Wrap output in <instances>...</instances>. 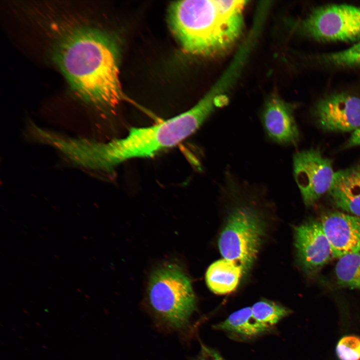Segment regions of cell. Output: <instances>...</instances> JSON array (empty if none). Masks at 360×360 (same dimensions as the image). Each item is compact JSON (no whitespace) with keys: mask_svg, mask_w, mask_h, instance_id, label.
<instances>
[{"mask_svg":"<svg viewBox=\"0 0 360 360\" xmlns=\"http://www.w3.org/2000/svg\"><path fill=\"white\" fill-rule=\"evenodd\" d=\"M56 28L54 56L72 89L88 104L115 108L124 94L112 40L87 24L64 22Z\"/></svg>","mask_w":360,"mask_h":360,"instance_id":"obj_1","label":"cell"},{"mask_svg":"<svg viewBox=\"0 0 360 360\" xmlns=\"http://www.w3.org/2000/svg\"><path fill=\"white\" fill-rule=\"evenodd\" d=\"M244 0H186L172 3L170 28L184 50L214 56L224 52L237 40L244 26Z\"/></svg>","mask_w":360,"mask_h":360,"instance_id":"obj_2","label":"cell"},{"mask_svg":"<svg viewBox=\"0 0 360 360\" xmlns=\"http://www.w3.org/2000/svg\"><path fill=\"white\" fill-rule=\"evenodd\" d=\"M215 110L212 102L204 97L189 110L159 124L132 128L124 138L89 142L85 152L88 163L91 168L109 171L131 158L154 156L194 133Z\"/></svg>","mask_w":360,"mask_h":360,"instance_id":"obj_3","label":"cell"},{"mask_svg":"<svg viewBox=\"0 0 360 360\" xmlns=\"http://www.w3.org/2000/svg\"><path fill=\"white\" fill-rule=\"evenodd\" d=\"M224 174L238 200L228 216L218 240L224 258L240 264L244 274L254 262L264 234V225L258 209L252 202L240 201L236 185V174L227 170Z\"/></svg>","mask_w":360,"mask_h":360,"instance_id":"obj_4","label":"cell"},{"mask_svg":"<svg viewBox=\"0 0 360 360\" xmlns=\"http://www.w3.org/2000/svg\"><path fill=\"white\" fill-rule=\"evenodd\" d=\"M148 296L154 310L168 324L176 328L187 324L196 308L190 280L176 264H167L152 274Z\"/></svg>","mask_w":360,"mask_h":360,"instance_id":"obj_5","label":"cell"},{"mask_svg":"<svg viewBox=\"0 0 360 360\" xmlns=\"http://www.w3.org/2000/svg\"><path fill=\"white\" fill-rule=\"evenodd\" d=\"M304 32L323 42H354L360 39V6L328 4L312 10L304 20Z\"/></svg>","mask_w":360,"mask_h":360,"instance_id":"obj_6","label":"cell"},{"mask_svg":"<svg viewBox=\"0 0 360 360\" xmlns=\"http://www.w3.org/2000/svg\"><path fill=\"white\" fill-rule=\"evenodd\" d=\"M293 174L304 204L313 206L332 184L336 172L332 161L316 148L296 152L292 159Z\"/></svg>","mask_w":360,"mask_h":360,"instance_id":"obj_7","label":"cell"},{"mask_svg":"<svg viewBox=\"0 0 360 360\" xmlns=\"http://www.w3.org/2000/svg\"><path fill=\"white\" fill-rule=\"evenodd\" d=\"M314 116L324 130L352 132L360 128V98L346 94L328 96L316 104Z\"/></svg>","mask_w":360,"mask_h":360,"instance_id":"obj_8","label":"cell"},{"mask_svg":"<svg viewBox=\"0 0 360 360\" xmlns=\"http://www.w3.org/2000/svg\"><path fill=\"white\" fill-rule=\"evenodd\" d=\"M294 246L298 260L308 274H316L332 256L320 221L310 220L294 228Z\"/></svg>","mask_w":360,"mask_h":360,"instance_id":"obj_9","label":"cell"},{"mask_svg":"<svg viewBox=\"0 0 360 360\" xmlns=\"http://www.w3.org/2000/svg\"><path fill=\"white\" fill-rule=\"evenodd\" d=\"M260 122L268 139L282 146H295L300 140V132L292 106L274 96L265 102L260 114Z\"/></svg>","mask_w":360,"mask_h":360,"instance_id":"obj_10","label":"cell"},{"mask_svg":"<svg viewBox=\"0 0 360 360\" xmlns=\"http://www.w3.org/2000/svg\"><path fill=\"white\" fill-rule=\"evenodd\" d=\"M320 221L334 258L360 250V217L332 211L322 214Z\"/></svg>","mask_w":360,"mask_h":360,"instance_id":"obj_11","label":"cell"},{"mask_svg":"<svg viewBox=\"0 0 360 360\" xmlns=\"http://www.w3.org/2000/svg\"><path fill=\"white\" fill-rule=\"evenodd\" d=\"M328 194L336 208L360 217V164L336 172Z\"/></svg>","mask_w":360,"mask_h":360,"instance_id":"obj_12","label":"cell"},{"mask_svg":"<svg viewBox=\"0 0 360 360\" xmlns=\"http://www.w3.org/2000/svg\"><path fill=\"white\" fill-rule=\"evenodd\" d=\"M244 272L237 262L223 258L212 264L206 274L208 288L216 294H225L238 286Z\"/></svg>","mask_w":360,"mask_h":360,"instance_id":"obj_13","label":"cell"},{"mask_svg":"<svg viewBox=\"0 0 360 360\" xmlns=\"http://www.w3.org/2000/svg\"><path fill=\"white\" fill-rule=\"evenodd\" d=\"M214 328L244 338H250L268 332L254 320L251 307L234 312Z\"/></svg>","mask_w":360,"mask_h":360,"instance_id":"obj_14","label":"cell"},{"mask_svg":"<svg viewBox=\"0 0 360 360\" xmlns=\"http://www.w3.org/2000/svg\"><path fill=\"white\" fill-rule=\"evenodd\" d=\"M335 274L339 286L360 290V250L340 258Z\"/></svg>","mask_w":360,"mask_h":360,"instance_id":"obj_15","label":"cell"},{"mask_svg":"<svg viewBox=\"0 0 360 360\" xmlns=\"http://www.w3.org/2000/svg\"><path fill=\"white\" fill-rule=\"evenodd\" d=\"M251 308L254 320L268 331L291 312L286 308L268 300L256 302Z\"/></svg>","mask_w":360,"mask_h":360,"instance_id":"obj_16","label":"cell"},{"mask_svg":"<svg viewBox=\"0 0 360 360\" xmlns=\"http://www.w3.org/2000/svg\"><path fill=\"white\" fill-rule=\"evenodd\" d=\"M336 353L339 360H360V336L348 334L341 337Z\"/></svg>","mask_w":360,"mask_h":360,"instance_id":"obj_17","label":"cell"},{"mask_svg":"<svg viewBox=\"0 0 360 360\" xmlns=\"http://www.w3.org/2000/svg\"><path fill=\"white\" fill-rule=\"evenodd\" d=\"M324 60L330 64L341 66L360 65V42L352 47L324 56Z\"/></svg>","mask_w":360,"mask_h":360,"instance_id":"obj_18","label":"cell"},{"mask_svg":"<svg viewBox=\"0 0 360 360\" xmlns=\"http://www.w3.org/2000/svg\"><path fill=\"white\" fill-rule=\"evenodd\" d=\"M195 360H225L214 350L202 345L200 352Z\"/></svg>","mask_w":360,"mask_h":360,"instance_id":"obj_19","label":"cell"},{"mask_svg":"<svg viewBox=\"0 0 360 360\" xmlns=\"http://www.w3.org/2000/svg\"><path fill=\"white\" fill-rule=\"evenodd\" d=\"M360 146V128L352 132L346 144V148Z\"/></svg>","mask_w":360,"mask_h":360,"instance_id":"obj_20","label":"cell"},{"mask_svg":"<svg viewBox=\"0 0 360 360\" xmlns=\"http://www.w3.org/2000/svg\"><path fill=\"white\" fill-rule=\"evenodd\" d=\"M38 236H40V238H42V239L44 240V236L42 235V234H38Z\"/></svg>","mask_w":360,"mask_h":360,"instance_id":"obj_21","label":"cell"},{"mask_svg":"<svg viewBox=\"0 0 360 360\" xmlns=\"http://www.w3.org/2000/svg\"><path fill=\"white\" fill-rule=\"evenodd\" d=\"M21 232H22V233L24 234H27V233L25 231H24V230H22Z\"/></svg>","mask_w":360,"mask_h":360,"instance_id":"obj_22","label":"cell"},{"mask_svg":"<svg viewBox=\"0 0 360 360\" xmlns=\"http://www.w3.org/2000/svg\"><path fill=\"white\" fill-rule=\"evenodd\" d=\"M83 238H84L86 239V240H88V238H87L86 236H84Z\"/></svg>","mask_w":360,"mask_h":360,"instance_id":"obj_23","label":"cell"},{"mask_svg":"<svg viewBox=\"0 0 360 360\" xmlns=\"http://www.w3.org/2000/svg\"><path fill=\"white\" fill-rule=\"evenodd\" d=\"M57 256H56V255H54V256H55L56 258H58V257Z\"/></svg>","mask_w":360,"mask_h":360,"instance_id":"obj_24","label":"cell"}]
</instances>
